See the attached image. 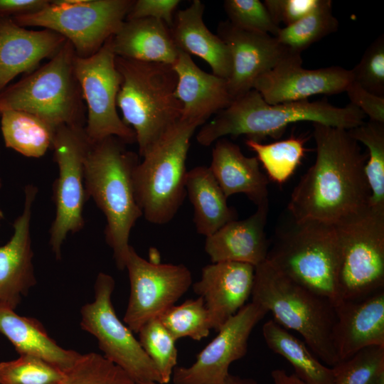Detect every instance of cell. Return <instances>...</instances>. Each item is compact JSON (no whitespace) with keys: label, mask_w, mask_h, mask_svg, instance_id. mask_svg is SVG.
Returning <instances> with one entry per match:
<instances>
[{"label":"cell","mask_w":384,"mask_h":384,"mask_svg":"<svg viewBox=\"0 0 384 384\" xmlns=\"http://www.w3.org/2000/svg\"><path fill=\"white\" fill-rule=\"evenodd\" d=\"M312 125L316 159L293 189L287 209L294 220L334 225L369 205L367 154L348 130Z\"/></svg>","instance_id":"1"},{"label":"cell","mask_w":384,"mask_h":384,"mask_svg":"<svg viewBox=\"0 0 384 384\" xmlns=\"http://www.w3.org/2000/svg\"><path fill=\"white\" fill-rule=\"evenodd\" d=\"M366 115L349 104L336 107L326 100H309L270 105L255 89L234 99L228 107L203 124L197 142L208 146L225 136L245 135L260 142L266 137L279 138L287 126L307 121L346 130L364 122Z\"/></svg>","instance_id":"2"},{"label":"cell","mask_w":384,"mask_h":384,"mask_svg":"<svg viewBox=\"0 0 384 384\" xmlns=\"http://www.w3.org/2000/svg\"><path fill=\"white\" fill-rule=\"evenodd\" d=\"M126 144L113 136L90 143L84 168L87 199L92 198L105 217V240L120 270L125 269L131 230L143 215L133 184L139 156Z\"/></svg>","instance_id":"3"},{"label":"cell","mask_w":384,"mask_h":384,"mask_svg":"<svg viewBox=\"0 0 384 384\" xmlns=\"http://www.w3.org/2000/svg\"><path fill=\"white\" fill-rule=\"evenodd\" d=\"M251 295L274 321L299 334L323 363H338L333 338L336 307L329 299L294 282L267 260L255 267Z\"/></svg>","instance_id":"4"},{"label":"cell","mask_w":384,"mask_h":384,"mask_svg":"<svg viewBox=\"0 0 384 384\" xmlns=\"http://www.w3.org/2000/svg\"><path fill=\"white\" fill-rule=\"evenodd\" d=\"M115 62L122 76L117 106L124 123L134 130L142 157L181 119L182 105L175 95L177 76L168 64L118 56Z\"/></svg>","instance_id":"5"},{"label":"cell","mask_w":384,"mask_h":384,"mask_svg":"<svg viewBox=\"0 0 384 384\" xmlns=\"http://www.w3.org/2000/svg\"><path fill=\"white\" fill-rule=\"evenodd\" d=\"M76 54L64 43L50 60L0 92V116L9 110L33 114L54 129L60 126L85 127L86 109L75 73Z\"/></svg>","instance_id":"6"},{"label":"cell","mask_w":384,"mask_h":384,"mask_svg":"<svg viewBox=\"0 0 384 384\" xmlns=\"http://www.w3.org/2000/svg\"><path fill=\"white\" fill-rule=\"evenodd\" d=\"M276 233L267 260L294 282L340 302L338 289L339 246L334 225L297 221Z\"/></svg>","instance_id":"7"},{"label":"cell","mask_w":384,"mask_h":384,"mask_svg":"<svg viewBox=\"0 0 384 384\" xmlns=\"http://www.w3.org/2000/svg\"><path fill=\"white\" fill-rule=\"evenodd\" d=\"M199 125L180 119L142 157L133 173L136 201L145 219L169 223L186 196V161L191 138Z\"/></svg>","instance_id":"8"},{"label":"cell","mask_w":384,"mask_h":384,"mask_svg":"<svg viewBox=\"0 0 384 384\" xmlns=\"http://www.w3.org/2000/svg\"><path fill=\"white\" fill-rule=\"evenodd\" d=\"M334 226L339 246L340 300L361 298L383 289L384 209L368 205Z\"/></svg>","instance_id":"9"},{"label":"cell","mask_w":384,"mask_h":384,"mask_svg":"<svg viewBox=\"0 0 384 384\" xmlns=\"http://www.w3.org/2000/svg\"><path fill=\"white\" fill-rule=\"evenodd\" d=\"M134 0H53L41 11L12 18L19 26L55 31L73 46L78 57L95 53L112 37Z\"/></svg>","instance_id":"10"},{"label":"cell","mask_w":384,"mask_h":384,"mask_svg":"<svg viewBox=\"0 0 384 384\" xmlns=\"http://www.w3.org/2000/svg\"><path fill=\"white\" fill-rule=\"evenodd\" d=\"M90 145L84 127L63 125L55 130L51 149L58 176L53 184L55 215L49 243L58 260L68 235L80 231L85 225L83 208L87 199L84 168Z\"/></svg>","instance_id":"11"},{"label":"cell","mask_w":384,"mask_h":384,"mask_svg":"<svg viewBox=\"0 0 384 384\" xmlns=\"http://www.w3.org/2000/svg\"><path fill=\"white\" fill-rule=\"evenodd\" d=\"M112 37L93 55L75 56V73L86 109L85 132L92 144L116 137L125 144L136 142L134 130L127 126L117 111V97L122 82L113 51Z\"/></svg>","instance_id":"12"},{"label":"cell","mask_w":384,"mask_h":384,"mask_svg":"<svg viewBox=\"0 0 384 384\" xmlns=\"http://www.w3.org/2000/svg\"><path fill=\"white\" fill-rule=\"evenodd\" d=\"M112 276L100 272L95 283V299L80 311V325L94 336L104 356L124 370L137 383L161 384L156 366L130 329L116 315L112 302Z\"/></svg>","instance_id":"13"},{"label":"cell","mask_w":384,"mask_h":384,"mask_svg":"<svg viewBox=\"0 0 384 384\" xmlns=\"http://www.w3.org/2000/svg\"><path fill=\"white\" fill-rule=\"evenodd\" d=\"M125 269L130 294L124 322L132 332L138 333L145 323L175 305L192 286V274L186 266L148 261L132 246Z\"/></svg>","instance_id":"14"},{"label":"cell","mask_w":384,"mask_h":384,"mask_svg":"<svg viewBox=\"0 0 384 384\" xmlns=\"http://www.w3.org/2000/svg\"><path fill=\"white\" fill-rule=\"evenodd\" d=\"M267 311L253 302L244 305L218 331L189 367H176L174 384H225L232 363L245 356L249 337Z\"/></svg>","instance_id":"15"},{"label":"cell","mask_w":384,"mask_h":384,"mask_svg":"<svg viewBox=\"0 0 384 384\" xmlns=\"http://www.w3.org/2000/svg\"><path fill=\"white\" fill-rule=\"evenodd\" d=\"M353 81L351 70L340 66L305 69L301 54H295L260 76L253 89L267 103L274 105L307 100L317 95L339 94Z\"/></svg>","instance_id":"16"},{"label":"cell","mask_w":384,"mask_h":384,"mask_svg":"<svg viewBox=\"0 0 384 384\" xmlns=\"http://www.w3.org/2000/svg\"><path fill=\"white\" fill-rule=\"evenodd\" d=\"M218 36L230 53L231 72L227 82L233 100L253 89L260 76L299 54L287 49L272 35L240 29L228 20L218 24Z\"/></svg>","instance_id":"17"},{"label":"cell","mask_w":384,"mask_h":384,"mask_svg":"<svg viewBox=\"0 0 384 384\" xmlns=\"http://www.w3.org/2000/svg\"><path fill=\"white\" fill-rule=\"evenodd\" d=\"M37 193L33 184L24 187L23 211L13 224L11 238L0 246V305L14 310L36 283L30 227Z\"/></svg>","instance_id":"18"},{"label":"cell","mask_w":384,"mask_h":384,"mask_svg":"<svg viewBox=\"0 0 384 384\" xmlns=\"http://www.w3.org/2000/svg\"><path fill=\"white\" fill-rule=\"evenodd\" d=\"M254 274L255 267L236 262H212L202 268L201 279L192 287L204 300L212 329L218 331L245 305Z\"/></svg>","instance_id":"19"},{"label":"cell","mask_w":384,"mask_h":384,"mask_svg":"<svg viewBox=\"0 0 384 384\" xmlns=\"http://www.w3.org/2000/svg\"><path fill=\"white\" fill-rule=\"evenodd\" d=\"M333 338L338 362L372 346L384 347V288L336 306Z\"/></svg>","instance_id":"20"},{"label":"cell","mask_w":384,"mask_h":384,"mask_svg":"<svg viewBox=\"0 0 384 384\" xmlns=\"http://www.w3.org/2000/svg\"><path fill=\"white\" fill-rule=\"evenodd\" d=\"M66 41L51 30H29L12 18H0V92L19 74L29 73L42 60L51 59Z\"/></svg>","instance_id":"21"},{"label":"cell","mask_w":384,"mask_h":384,"mask_svg":"<svg viewBox=\"0 0 384 384\" xmlns=\"http://www.w3.org/2000/svg\"><path fill=\"white\" fill-rule=\"evenodd\" d=\"M172 67L177 76L175 95L182 105L181 119L203 125L232 102L227 80L201 70L188 54L179 50Z\"/></svg>","instance_id":"22"},{"label":"cell","mask_w":384,"mask_h":384,"mask_svg":"<svg viewBox=\"0 0 384 384\" xmlns=\"http://www.w3.org/2000/svg\"><path fill=\"white\" fill-rule=\"evenodd\" d=\"M269 203L257 206L243 220L228 222L206 238L204 249L212 262H236L256 267L267 260L270 244L265 234Z\"/></svg>","instance_id":"23"},{"label":"cell","mask_w":384,"mask_h":384,"mask_svg":"<svg viewBox=\"0 0 384 384\" xmlns=\"http://www.w3.org/2000/svg\"><path fill=\"white\" fill-rule=\"evenodd\" d=\"M226 198L245 194L257 206L269 203V179L256 156H245L240 146L221 138L215 142L208 166Z\"/></svg>","instance_id":"24"},{"label":"cell","mask_w":384,"mask_h":384,"mask_svg":"<svg viewBox=\"0 0 384 384\" xmlns=\"http://www.w3.org/2000/svg\"><path fill=\"white\" fill-rule=\"evenodd\" d=\"M204 4L193 0L184 9L176 11L170 28L174 42L178 49L205 60L213 74L228 79L231 72V57L223 41L213 33L203 21Z\"/></svg>","instance_id":"25"},{"label":"cell","mask_w":384,"mask_h":384,"mask_svg":"<svg viewBox=\"0 0 384 384\" xmlns=\"http://www.w3.org/2000/svg\"><path fill=\"white\" fill-rule=\"evenodd\" d=\"M112 43L116 56L147 63L173 65L179 53L170 28L150 18L125 19Z\"/></svg>","instance_id":"26"},{"label":"cell","mask_w":384,"mask_h":384,"mask_svg":"<svg viewBox=\"0 0 384 384\" xmlns=\"http://www.w3.org/2000/svg\"><path fill=\"white\" fill-rule=\"evenodd\" d=\"M0 332L20 356L42 359L63 372L71 368L80 355L58 345L37 319L20 316L14 309L1 305Z\"/></svg>","instance_id":"27"},{"label":"cell","mask_w":384,"mask_h":384,"mask_svg":"<svg viewBox=\"0 0 384 384\" xmlns=\"http://www.w3.org/2000/svg\"><path fill=\"white\" fill-rule=\"evenodd\" d=\"M186 189L193 207V223L198 234L207 238L237 219L235 210L228 206L209 167L198 166L188 171Z\"/></svg>","instance_id":"28"},{"label":"cell","mask_w":384,"mask_h":384,"mask_svg":"<svg viewBox=\"0 0 384 384\" xmlns=\"http://www.w3.org/2000/svg\"><path fill=\"white\" fill-rule=\"evenodd\" d=\"M262 331L268 348L285 358L299 379L306 384H331V368L324 364L305 342L272 319L264 324Z\"/></svg>","instance_id":"29"},{"label":"cell","mask_w":384,"mask_h":384,"mask_svg":"<svg viewBox=\"0 0 384 384\" xmlns=\"http://www.w3.org/2000/svg\"><path fill=\"white\" fill-rule=\"evenodd\" d=\"M0 117L7 148L31 158L41 157L52 149L55 129L43 119L20 110L6 111Z\"/></svg>","instance_id":"30"},{"label":"cell","mask_w":384,"mask_h":384,"mask_svg":"<svg viewBox=\"0 0 384 384\" xmlns=\"http://www.w3.org/2000/svg\"><path fill=\"white\" fill-rule=\"evenodd\" d=\"M338 28V21L332 12V1L319 0L316 6L301 19L281 28L275 38L289 50L301 54Z\"/></svg>","instance_id":"31"},{"label":"cell","mask_w":384,"mask_h":384,"mask_svg":"<svg viewBox=\"0 0 384 384\" xmlns=\"http://www.w3.org/2000/svg\"><path fill=\"white\" fill-rule=\"evenodd\" d=\"M306 142V138L292 135L269 144L246 139L245 144L256 154L268 179L281 185L293 175L302 163L307 151Z\"/></svg>","instance_id":"32"},{"label":"cell","mask_w":384,"mask_h":384,"mask_svg":"<svg viewBox=\"0 0 384 384\" xmlns=\"http://www.w3.org/2000/svg\"><path fill=\"white\" fill-rule=\"evenodd\" d=\"M348 132L368 150L365 174L370 191L369 206L384 209V123L370 120Z\"/></svg>","instance_id":"33"},{"label":"cell","mask_w":384,"mask_h":384,"mask_svg":"<svg viewBox=\"0 0 384 384\" xmlns=\"http://www.w3.org/2000/svg\"><path fill=\"white\" fill-rule=\"evenodd\" d=\"M331 368V384H384V347H366Z\"/></svg>","instance_id":"34"},{"label":"cell","mask_w":384,"mask_h":384,"mask_svg":"<svg viewBox=\"0 0 384 384\" xmlns=\"http://www.w3.org/2000/svg\"><path fill=\"white\" fill-rule=\"evenodd\" d=\"M158 318L176 341L185 337L201 341L212 329L204 300L201 297L174 305Z\"/></svg>","instance_id":"35"},{"label":"cell","mask_w":384,"mask_h":384,"mask_svg":"<svg viewBox=\"0 0 384 384\" xmlns=\"http://www.w3.org/2000/svg\"><path fill=\"white\" fill-rule=\"evenodd\" d=\"M139 341L156 366L161 384H167L177 364L176 340L161 323L159 318L148 321L139 329Z\"/></svg>","instance_id":"36"},{"label":"cell","mask_w":384,"mask_h":384,"mask_svg":"<svg viewBox=\"0 0 384 384\" xmlns=\"http://www.w3.org/2000/svg\"><path fill=\"white\" fill-rule=\"evenodd\" d=\"M65 375L64 384H137L118 366L93 352L80 354Z\"/></svg>","instance_id":"37"},{"label":"cell","mask_w":384,"mask_h":384,"mask_svg":"<svg viewBox=\"0 0 384 384\" xmlns=\"http://www.w3.org/2000/svg\"><path fill=\"white\" fill-rule=\"evenodd\" d=\"M65 372L31 356L0 363V384H50L61 383Z\"/></svg>","instance_id":"38"},{"label":"cell","mask_w":384,"mask_h":384,"mask_svg":"<svg viewBox=\"0 0 384 384\" xmlns=\"http://www.w3.org/2000/svg\"><path fill=\"white\" fill-rule=\"evenodd\" d=\"M228 21L242 30L276 36L281 27L274 23L264 3L259 0H226Z\"/></svg>","instance_id":"39"},{"label":"cell","mask_w":384,"mask_h":384,"mask_svg":"<svg viewBox=\"0 0 384 384\" xmlns=\"http://www.w3.org/2000/svg\"><path fill=\"white\" fill-rule=\"evenodd\" d=\"M353 81L368 92L384 97V37L376 38L351 70Z\"/></svg>","instance_id":"40"},{"label":"cell","mask_w":384,"mask_h":384,"mask_svg":"<svg viewBox=\"0 0 384 384\" xmlns=\"http://www.w3.org/2000/svg\"><path fill=\"white\" fill-rule=\"evenodd\" d=\"M319 0H265L263 3L275 23L289 26L310 12Z\"/></svg>","instance_id":"41"},{"label":"cell","mask_w":384,"mask_h":384,"mask_svg":"<svg viewBox=\"0 0 384 384\" xmlns=\"http://www.w3.org/2000/svg\"><path fill=\"white\" fill-rule=\"evenodd\" d=\"M180 2L179 0H136L126 19L150 18L161 21L171 28Z\"/></svg>","instance_id":"42"},{"label":"cell","mask_w":384,"mask_h":384,"mask_svg":"<svg viewBox=\"0 0 384 384\" xmlns=\"http://www.w3.org/2000/svg\"><path fill=\"white\" fill-rule=\"evenodd\" d=\"M351 104L358 107L370 120L384 123V97L373 94L353 81L346 91Z\"/></svg>","instance_id":"43"},{"label":"cell","mask_w":384,"mask_h":384,"mask_svg":"<svg viewBox=\"0 0 384 384\" xmlns=\"http://www.w3.org/2000/svg\"><path fill=\"white\" fill-rule=\"evenodd\" d=\"M48 0H0V18L33 14L46 7Z\"/></svg>","instance_id":"44"},{"label":"cell","mask_w":384,"mask_h":384,"mask_svg":"<svg viewBox=\"0 0 384 384\" xmlns=\"http://www.w3.org/2000/svg\"><path fill=\"white\" fill-rule=\"evenodd\" d=\"M274 384H306L294 374H288L283 369H275L271 373Z\"/></svg>","instance_id":"45"},{"label":"cell","mask_w":384,"mask_h":384,"mask_svg":"<svg viewBox=\"0 0 384 384\" xmlns=\"http://www.w3.org/2000/svg\"><path fill=\"white\" fill-rule=\"evenodd\" d=\"M225 384H257V382L252 378H243L240 376L231 375L229 373Z\"/></svg>","instance_id":"46"},{"label":"cell","mask_w":384,"mask_h":384,"mask_svg":"<svg viewBox=\"0 0 384 384\" xmlns=\"http://www.w3.org/2000/svg\"><path fill=\"white\" fill-rule=\"evenodd\" d=\"M137 384H159V383H156V382L149 381V382L140 383H137Z\"/></svg>","instance_id":"47"},{"label":"cell","mask_w":384,"mask_h":384,"mask_svg":"<svg viewBox=\"0 0 384 384\" xmlns=\"http://www.w3.org/2000/svg\"><path fill=\"white\" fill-rule=\"evenodd\" d=\"M3 219H4V213H3V211L0 209V225H1V222L2 221Z\"/></svg>","instance_id":"48"},{"label":"cell","mask_w":384,"mask_h":384,"mask_svg":"<svg viewBox=\"0 0 384 384\" xmlns=\"http://www.w3.org/2000/svg\"><path fill=\"white\" fill-rule=\"evenodd\" d=\"M50 384H64V380L61 383H50Z\"/></svg>","instance_id":"49"},{"label":"cell","mask_w":384,"mask_h":384,"mask_svg":"<svg viewBox=\"0 0 384 384\" xmlns=\"http://www.w3.org/2000/svg\"><path fill=\"white\" fill-rule=\"evenodd\" d=\"M1 186H2L1 179L0 178V189H1Z\"/></svg>","instance_id":"50"}]
</instances>
